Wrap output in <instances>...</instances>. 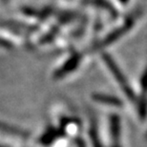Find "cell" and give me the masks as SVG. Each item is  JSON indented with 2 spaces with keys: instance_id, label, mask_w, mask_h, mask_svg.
<instances>
[{
  "instance_id": "1",
  "label": "cell",
  "mask_w": 147,
  "mask_h": 147,
  "mask_svg": "<svg viewBox=\"0 0 147 147\" xmlns=\"http://www.w3.org/2000/svg\"><path fill=\"white\" fill-rule=\"evenodd\" d=\"M95 99H96L98 101L101 102V103L105 104H109V105H114V106H119L121 103L117 98H113L110 96H101V95H96Z\"/></svg>"
}]
</instances>
